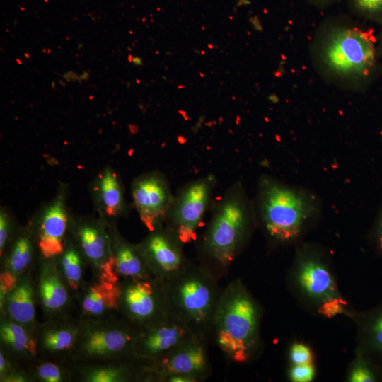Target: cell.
<instances>
[{"mask_svg":"<svg viewBox=\"0 0 382 382\" xmlns=\"http://www.w3.org/2000/svg\"><path fill=\"white\" fill-rule=\"evenodd\" d=\"M310 50L317 72L339 88L363 91L382 75L376 37L349 16L325 19Z\"/></svg>","mask_w":382,"mask_h":382,"instance_id":"obj_1","label":"cell"},{"mask_svg":"<svg viewBox=\"0 0 382 382\" xmlns=\"http://www.w3.org/2000/svg\"><path fill=\"white\" fill-rule=\"evenodd\" d=\"M257 209L269 236L277 242L298 238L320 215L322 206L316 193L275 178H260Z\"/></svg>","mask_w":382,"mask_h":382,"instance_id":"obj_2","label":"cell"},{"mask_svg":"<svg viewBox=\"0 0 382 382\" xmlns=\"http://www.w3.org/2000/svg\"><path fill=\"white\" fill-rule=\"evenodd\" d=\"M254 209L240 184L219 202L203 241L204 251L219 266L228 267L236 257L253 224Z\"/></svg>","mask_w":382,"mask_h":382,"instance_id":"obj_3","label":"cell"},{"mask_svg":"<svg viewBox=\"0 0 382 382\" xmlns=\"http://www.w3.org/2000/svg\"><path fill=\"white\" fill-rule=\"evenodd\" d=\"M170 309L199 335L212 329L220 296L214 279L204 267L189 265L164 282Z\"/></svg>","mask_w":382,"mask_h":382,"instance_id":"obj_4","label":"cell"},{"mask_svg":"<svg viewBox=\"0 0 382 382\" xmlns=\"http://www.w3.org/2000/svg\"><path fill=\"white\" fill-rule=\"evenodd\" d=\"M137 334L138 331L119 315L81 319L79 335L69 361L88 363L133 358Z\"/></svg>","mask_w":382,"mask_h":382,"instance_id":"obj_5","label":"cell"},{"mask_svg":"<svg viewBox=\"0 0 382 382\" xmlns=\"http://www.w3.org/2000/svg\"><path fill=\"white\" fill-rule=\"evenodd\" d=\"M257 325L258 311L251 296L241 283L229 284L220 294L212 329L232 338L237 350L234 361H247L255 344Z\"/></svg>","mask_w":382,"mask_h":382,"instance_id":"obj_6","label":"cell"},{"mask_svg":"<svg viewBox=\"0 0 382 382\" xmlns=\"http://www.w3.org/2000/svg\"><path fill=\"white\" fill-rule=\"evenodd\" d=\"M117 284L118 314L137 331L171 312L163 281L156 277L124 279Z\"/></svg>","mask_w":382,"mask_h":382,"instance_id":"obj_7","label":"cell"},{"mask_svg":"<svg viewBox=\"0 0 382 382\" xmlns=\"http://www.w3.org/2000/svg\"><path fill=\"white\" fill-rule=\"evenodd\" d=\"M205 336L195 335L166 354L143 361L141 379H162L168 375H183L197 381L207 376L209 364Z\"/></svg>","mask_w":382,"mask_h":382,"instance_id":"obj_8","label":"cell"},{"mask_svg":"<svg viewBox=\"0 0 382 382\" xmlns=\"http://www.w3.org/2000/svg\"><path fill=\"white\" fill-rule=\"evenodd\" d=\"M33 275L37 303L45 320L71 313L75 293L64 278L57 257L46 259L40 256Z\"/></svg>","mask_w":382,"mask_h":382,"instance_id":"obj_9","label":"cell"},{"mask_svg":"<svg viewBox=\"0 0 382 382\" xmlns=\"http://www.w3.org/2000/svg\"><path fill=\"white\" fill-rule=\"evenodd\" d=\"M213 180L202 178L191 183L180 193L168 211V228L182 243L191 242L209 203Z\"/></svg>","mask_w":382,"mask_h":382,"instance_id":"obj_10","label":"cell"},{"mask_svg":"<svg viewBox=\"0 0 382 382\" xmlns=\"http://www.w3.org/2000/svg\"><path fill=\"white\" fill-rule=\"evenodd\" d=\"M196 335L178 316L170 312L157 322L138 331L133 349L134 357L156 359Z\"/></svg>","mask_w":382,"mask_h":382,"instance_id":"obj_11","label":"cell"},{"mask_svg":"<svg viewBox=\"0 0 382 382\" xmlns=\"http://www.w3.org/2000/svg\"><path fill=\"white\" fill-rule=\"evenodd\" d=\"M181 244L171 230L161 226L151 231L137 246L154 276L167 282L190 265Z\"/></svg>","mask_w":382,"mask_h":382,"instance_id":"obj_12","label":"cell"},{"mask_svg":"<svg viewBox=\"0 0 382 382\" xmlns=\"http://www.w3.org/2000/svg\"><path fill=\"white\" fill-rule=\"evenodd\" d=\"M69 233L92 269L94 277L103 278L111 259L110 222L103 218H70Z\"/></svg>","mask_w":382,"mask_h":382,"instance_id":"obj_13","label":"cell"},{"mask_svg":"<svg viewBox=\"0 0 382 382\" xmlns=\"http://www.w3.org/2000/svg\"><path fill=\"white\" fill-rule=\"evenodd\" d=\"M132 195L139 217L149 230L161 226L174 200L165 177L157 172L138 177L132 185Z\"/></svg>","mask_w":382,"mask_h":382,"instance_id":"obj_14","label":"cell"},{"mask_svg":"<svg viewBox=\"0 0 382 382\" xmlns=\"http://www.w3.org/2000/svg\"><path fill=\"white\" fill-rule=\"evenodd\" d=\"M80 325L79 316L71 313L40 323L34 333L37 357L69 362Z\"/></svg>","mask_w":382,"mask_h":382,"instance_id":"obj_15","label":"cell"},{"mask_svg":"<svg viewBox=\"0 0 382 382\" xmlns=\"http://www.w3.org/2000/svg\"><path fill=\"white\" fill-rule=\"evenodd\" d=\"M69 224L64 197L59 195L30 224L41 257L53 258L63 252Z\"/></svg>","mask_w":382,"mask_h":382,"instance_id":"obj_16","label":"cell"},{"mask_svg":"<svg viewBox=\"0 0 382 382\" xmlns=\"http://www.w3.org/2000/svg\"><path fill=\"white\" fill-rule=\"evenodd\" d=\"M120 289L113 283L94 277L75 294L76 314L81 319H100L118 314Z\"/></svg>","mask_w":382,"mask_h":382,"instance_id":"obj_17","label":"cell"},{"mask_svg":"<svg viewBox=\"0 0 382 382\" xmlns=\"http://www.w3.org/2000/svg\"><path fill=\"white\" fill-rule=\"evenodd\" d=\"M111 259L103 279L117 283L124 279L155 277L138 246L127 241L110 222Z\"/></svg>","mask_w":382,"mask_h":382,"instance_id":"obj_18","label":"cell"},{"mask_svg":"<svg viewBox=\"0 0 382 382\" xmlns=\"http://www.w3.org/2000/svg\"><path fill=\"white\" fill-rule=\"evenodd\" d=\"M143 360H118L71 364L73 381L129 382L141 378Z\"/></svg>","mask_w":382,"mask_h":382,"instance_id":"obj_19","label":"cell"},{"mask_svg":"<svg viewBox=\"0 0 382 382\" xmlns=\"http://www.w3.org/2000/svg\"><path fill=\"white\" fill-rule=\"evenodd\" d=\"M40 256L30 225L19 228L1 256V271L18 279L33 272Z\"/></svg>","mask_w":382,"mask_h":382,"instance_id":"obj_20","label":"cell"},{"mask_svg":"<svg viewBox=\"0 0 382 382\" xmlns=\"http://www.w3.org/2000/svg\"><path fill=\"white\" fill-rule=\"evenodd\" d=\"M37 299L33 272L21 277L0 306V314H5L33 333L38 323L36 319Z\"/></svg>","mask_w":382,"mask_h":382,"instance_id":"obj_21","label":"cell"},{"mask_svg":"<svg viewBox=\"0 0 382 382\" xmlns=\"http://www.w3.org/2000/svg\"><path fill=\"white\" fill-rule=\"evenodd\" d=\"M0 349L21 366L37 357L34 333L5 314H0Z\"/></svg>","mask_w":382,"mask_h":382,"instance_id":"obj_22","label":"cell"},{"mask_svg":"<svg viewBox=\"0 0 382 382\" xmlns=\"http://www.w3.org/2000/svg\"><path fill=\"white\" fill-rule=\"evenodd\" d=\"M298 279L301 289L309 296L325 301L335 297L336 289L326 267L311 252H303Z\"/></svg>","mask_w":382,"mask_h":382,"instance_id":"obj_23","label":"cell"},{"mask_svg":"<svg viewBox=\"0 0 382 382\" xmlns=\"http://www.w3.org/2000/svg\"><path fill=\"white\" fill-rule=\"evenodd\" d=\"M93 194L102 218L107 220L121 215L124 210L123 187L117 174L105 168L94 183Z\"/></svg>","mask_w":382,"mask_h":382,"instance_id":"obj_24","label":"cell"},{"mask_svg":"<svg viewBox=\"0 0 382 382\" xmlns=\"http://www.w3.org/2000/svg\"><path fill=\"white\" fill-rule=\"evenodd\" d=\"M57 260L70 289L76 294L86 282L84 274L88 263L69 233L64 250Z\"/></svg>","mask_w":382,"mask_h":382,"instance_id":"obj_25","label":"cell"},{"mask_svg":"<svg viewBox=\"0 0 382 382\" xmlns=\"http://www.w3.org/2000/svg\"><path fill=\"white\" fill-rule=\"evenodd\" d=\"M30 382H69L73 381L71 364L37 357L22 366Z\"/></svg>","mask_w":382,"mask_h":382,"instance_id":"obj_26","label":"cell"},{"mask_svg":"<svg viewBox=\"0 0 382 382\" xmlns=\"http://www.w3.org/2000/svg\"><path fill=\"white\" fill-rule=\"evenodd\" d=\"M363 330L366 347L382 354V306L366 317Z\"/></svg>","mask_w":382,"mask_h":382,"instance_id":"obj_27","label":"cell"},{"mask_svg":"<svg viewBox=\"0 0 382 382\" xmlns=\"http://www.w3.org/2000/svg\"><path fill=\"white\" fill-rule=\"evenodd\" d=\"M349 11L366 21L382 23V0H347Z\"/></svg>","mask_w":382,"mask_h":382,"instance_id":"obj_28","label":"cell"},{"mask_svg":"<svg viewBox=\"0 0 382 382\" xmlns=\"http://www.w3.org/2000/svg\"><path fill=\"white\" fill-rule=\"evenodd\" d=\"M14 221L4 208L0 211V256L6 250L15 231Z\"/></svg>","mask_w":382,"mask_h":382,"instance_id":"obj_29","label":"cell"},{"mask_svg":"<svg viewBox=\"0 0 382 382\" xmlns=\"http://www.w3.org/2000/svg\"><path fill=\"white\" fill-rule=\"evenodd\" d=\"M378 379L374 369L366 361H359L352 369L349 377L352 382H373Z\"/></svg>","mask_w":382,"mask_h":382,"instance_id":"obj_30","label":"cell"},{"mask_svg":"<svg viewBox=\"0 0 382 382\" xmlns=\"http://www.w3.org/2000/svg\"><path fill=\"white\" fill-rule=\"evenodd\" d=\"M315 374V370L311 363L296 364L290 370V378L295 382L311 381Z\"/></svg>","mask_w":382,"mask_h":382,"instance_id":"obj_31","label":"cell"},{"mask_svg":"<svg viewBox=\"0 0 382 382\" xmlns=\"http://www.w3.org/2000/svg\"><path fill=\"white\" fill-rule=\"evenodd\" d=\"M290 359L294 365L311 363V352L307 346L303 344H294L290 350Z\"/></svg>","mask_w":382,"mask_h":382,"instance_id":"obj_32","label":"cell"},{"mask_svg":"<svg viewBox=\"0 0 382 382\" xmlns=\"http://www.w3.org/2000/svg\"><path fill=\"white\" fill-rule=\"evenodd\" d=\"M344 304L341 299L333 297L324 301L319 311L325 316L332 317L343 311Z\"/></svg>","mask_w":382,"mask_h":382,"instance_id":"obj_33","label":"cell"},{"mask_svg":"<svg viewBox=\"0 0 382 382\" xmlns=\"http://www.w3.org/2000/svg\"><path fill=\"white\" fill-rule=\"evenodd\" d=\"M20 365L14 363L5 353L0 349V381L3 382L16 368Z\"/></svg>","mask_w":382,"mask_h":382,"instance_id":"obj_34","label":"cell"},{"mask_svg":"<svg viewBox=\"0 0 382 382\" xmlns=\"http://www.w3.org/2000/svg\"><path fill=\"white\" fill-rule=\"evenodd\" d=\"M373 239L377 250L382 254V206L376 219Z\"/></svg>","mask_w":382,"mask_h":382,"instance_id":"obj_35","label":"cell"},{"mask_svg":"<svg viewBox=\"0 0 382 382\" xmlns=\"http://www.w3.org/2000/svg\"><path fill=\"white\" fill-rule=\"evenodd\" d=\"M161 381L168 382H195V378L183 375H168L165 376Z\"/></svg>","mask_w":382,"mask_h":382,"instance_id":"obj_36","label":"cell"},{"mask_svg":"<svg viewBox=\"0 0 382 382\" xmlns=\"http://www.w3.org/2000/svg\"><path fill=\"white\" fill-rule=\"evenodd\" d=\"M310 4L318 8H323L328 7L338 0H305Z\"/></svg>","mask_w":382,"mask_h":382,"instance_id":"obj_37","label":"cell"},{"mask_svg":"<svg viewBox=\"0 0 382 382\" xmlns=\"http://www.w3.org/2000/svg\"><path fill=\"white\" fill-rule=\"evenodd\" d=\"M67 81H80V76L73 71H69L62 76Z\"/></svg>","mask_w":382,"mask_h":382,"instance_id":"obj_38","label":"cell"},{"mask_svg":"<svg viewBox=\"0 0 382 382\" xmlns=\"http://www.w3.org/2000/svg\"><path fill=\"white\" fill-rule=\"evenodd\" d=\"M380 26H381V29L378 34V36L376 37V41H377L378 50L381 54H382V23L380 25Z\"/></svg>","mask_w":382,"mask_h":382,"instance_id":"obj_39","label":"cell"},{"mask_svg":"<svg viewBox=\"0 0 382 382\" xmlns=\"http://www.w3.org/2000/svg\"><path fill=\"white\" fill-rule=\"evenodd\" d=\"M131 62H132L137 66H141L144 65V62L141 58L137 56H134V57L133 56Z\"/></svg>","mask_w":382,"mask_h":382,"instance_id":"obj_40","label":"cell"},{"mask_svg":"<svg viewBox=\"0 0 382 382\" xmlns=\"http://www.w3.org/2000/svg\"><path fill=\"white\" fill-rule=\"evenodd\" d=\"M132 57H133V56H132V54H129L128 55L127 59H128L129 62H132Z\"/></svg>","mask_w":382,"mask_h":382,"instance_id":"obj_41","label":"cell"},{"mask_svg":"<svg viewBox=\"0 0 382 382\" xmlns=\"http://www.w3.org/2000/svg\"><path fill=\"white\" fill-rule=\"evenodd\" d=\"M208 46L210 47V49H212V48H213V45H208Z\"/></svg>","mask_w":382,"mask_h":382,"instance_id":"obj_42","label":"cell"}]
</instances>
